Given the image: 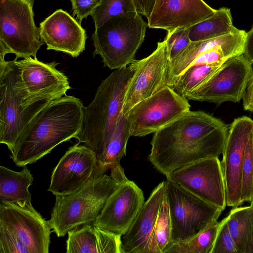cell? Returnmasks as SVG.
Returning a JSON list of instances; mask_svg holds the SVG:
<instances>
[{
	"mask_svg": "<svg viewBox=\"0 0 253 253\" xmlns=\"http://www.w3.org/2000/svg\"><path fill=\"white\" fill-rule=\"evenodd\" d=\"M121 164L111 174L95 177L76 192L57 196L48 222L58 237L80 226L92 224L101 213L110 195L127 179Z\"/></svg>",
	"mask_w": 253,
	"mask_h": 253,
	"instance_id": "cell-4",
	"label": "cell"
},
{
	"mask_svg": "<svg viewBox=\"0 0 253 253\" xmlns=\"http://www.w3.org/2000/svg\"><path fill=\"white\" fill-rule=\"evenodd\" d=\"M247 32H238L223 36L190 43L177 55L169 61L167 73V85L171 87L176 79L189 67L193 60L206 51L221 49L232 57L243 54Z\"/></svg>",
	"mask_w": 253,
	"mask_h": 253,
	"instance_id": "cell-21",
	"label": "cell"
},
{
	"mask_svg": "<svg viewBox=\"0 0 253 253\" xmlns=\"http://www.w3.org/2000/svg\"><path fill=\"white\" fill-rule=\"evenodd\" d=\"M84 108L80 99L74 96L51 101L17 139L9 156L16 166L35 163L58 145L75 138L82 128Z\"/></svg>",
	"mask_w": 253,
	"mask_h": 253,
	"instance_id": "cell-2",
	"label": "cell"
},
{
	"mask_svg": "<svg viewBox=\"0 0 253 253\" xmlns=\"http://www.w3.org/2000/svg\"><path fill=\"white\" fill-rule=\"evenodd\" d=\"M253 131V120L247 116L234 119L229 129L221 161L226 190V206L235 207L241 199L242 169L245 148Z\"/></svg>",
	"mask_w": 253,
	"mask_h": 253,
	"instance_id": "cell-14",
	"label": "cell"
},
{
	"mask_svg": "<svg viewBox=\"0 0 253 253\" xmlns=\"http://www.w3.org/2000/svg\"><path fill=\"white\" fill-rule=\"evenodd\" d=\"M67 253H122V237L102 230L92 224L70 230Z\"/></svg>",
	"mask_w": 253,
	"mask_h": 253,
	"instance_id": "cell-22",
	"label": "cell"
},
{
	"mask_svg": "<svg viewBox=\"0 0 253 253\" xmlns=\"http://www.w3.org/2000/svg\"><path fill=\"white\" fill-rule=\"evenodd\" d=\"M142 190L128 179L110 195L99 216L93 223L100 229L122 237L144 203Z\"/></svg>",
	"mask_w": 253,
	"mask_h": 253,
	"instance_id": "cell-17",
	"label": "cell"
},
{
	"mask_svg": "<svg viewBox=\"0 0 253 253\" xmlns=\"http://www.w3.org/2000/svg\"><path fill=\"white\" fill-rule=\"evenodd\" d=\"M219 226L215 220L191 239L169 244L162 253H211Z\"/></svg>",
	"mask_w": 253,
	"mask_h": 253,
	"instance_id": "cell-27",
	"label": "cell"
},
{
	"mask_svg": "<svg viewBox=\"0 0 253 253\" xmlns=\"http://www.w3.org/2000/svg\"><path fill=\"white\" fill-rule=\"evenodd\" d=\"M240 30L233 24L230 9L221 7L211 17L189 28V37L192 42L211 39Z\"/></svg>",
	"mask_w": 253,
	"mask_h": 253,
	"instance_id": "cell-24",
	"label": "cell"
},
{
	"mask_svg": "<svg viewBox=\"0 0 253 253\" xmlns=\"http://www.w3.org/2000/svg\"><path fill=\"white\" fill-rule=\"evenodd\" d=\"M243 55L250 62L253 64V26L246 33Z\"/></svg>",
	"mask_w": 253,
	"mask_h": 253,
	"instance_id": "cell-39",
	"label": "cell"
},
{
	"mask_svg": "<svg viewBox=\"0 0 253 253\" xmlns=\"http://www.w3.org/2000/svg\"><path fill=\"white\" fill-rule=\"evenodd\" d=\"M34 0H0V62L7 53L33 57L44 43L34 22Z\"/></svg>",
	"mask_w": 253,
	"mask_h": 253,
	"instance_id": "cell-7",
	"label": "cell"
},
{
	"mask_svg": "<svg viewBox=\"0 0 253 253\" xmlns=\"http://www.w3.org/2000/svg\"><path fill=\"white\" fill-rule=\"evenodd\" d=\"M223 63L191 66L176 79L171 88L185 97L210 78Z\"/></svg>",
	"mask_w": 253,
	"mask_h": 253,
	"instance_id": "cell-28",
	"label": "cell"
},
{
	"mask_svg": "<svg viewBox=\"0 0 253 253\" xmlns=\"http://www.w3.org/2000/svg\"><path fill=\"white\" fill-rule=\"evenodd\" d=\"M253 131L247 141L243 161L241 199L244 202L251 201L253 197Z\"/></svg>",
	"mask_w": 253,
	"mask_h": 253,
	"instance_id": "cell-31",
	"label": "cell"
},
{
	"mask_svg": "<svg viewBox=\"0 0 253 253\" xmlns=\"http://www.w3.org/2000/svg\"><path fill=\"white\" fill-rule=\"evenodd\" d=\"M33 175L26 166L20 171L0 167V205L13 204L34 210L31 203L29 187L33 184Z\"/></svg>",
	"mask_w": 253,
	"mask_h": 253,
	"instance_id": "cell-23",
	"label": "cell"
},
{
	"mask_svg": "<svg viewBox=\"0 0 253 253\" xmlns=\"http://www.w3.org/2000/svg\"></svg>",
	"mask_w": 253,
	"mask_h": 253,
	"instance_id": "cell-42",
	"label": "cell"
},
{
	"mask_svg": "<svg viewBox=\"0 0 253 253\" xmlns=\"http://www.w3.org/2000/svg\"><path fill=\"white\" fill-rule=\"evenodd\" d=\"M216 11L203 0H156L147 18L148 27L172 32L189 28Z\"/></svg>",
	"mask_w": 253,
	"mask_h": 253,
	"instance_id": "cell-18",
	"label": "cell"
},
{
	"mask_svg": "<svg viewBox=\"0 0 253 253\" xmlns=\"http://www.w3.org/2000/svg\"><path fill=\"white\" fill-rule=\"evenodd\" d=\"M188 99L169 86L136 104L125 116L130 136L154 133L190 110Z\"/></svg>",
	"mask_w": 253,
	"mask_h": 253,
	"instance_id": "cell-9",
	"label": "cell"
},
{
	"mask_svg": "<svg viewBox=\"0 0 253 253\" xmlns=\"http://www.w3.org/2000/svg\"><path fill=\"white\" fill-rule=\"evenodd\" d=\"M252 238H251V244H250V246L249 253H253V206H252Z\"/></svg>",
	"mask_w": 253,
	"mask_h": 253,
	"instance_id": "cell-40",
	"label": "cell"
},
{
	"mask_svg": "<svg viewBox=\"0 0 253 253\" xmlns=\"http://www.w3.org/2000/svg\"><path fill=\"white\" fill-rule=\"evenodd\" d=\"M167 40L170 59L177 55L191 42L189 28L180 29L167 32Z\"/></svg>",
	"mask_w": 253,
	"mask_h": 253,
	"instance_id": "cell-33",
	"label": "cell"
},
{
	"mask_svg": "<svg viewBox=\"0 0 253 253\" xmlns=\"http://www.w3.org/2000/svg\"><path fill=\"white\" fill-rule=\"evenodd\" d=\"M232 57H233L221 49L209 50L198 55L193 60L189 67L194 65L224 63L227 60Z\"/></svg>",
	"mask_w": 253,
	"mask_h": 253,
	"instance_id": "cell-35",
	"label": "cell"
},
{
	"mask_svg": "<svg viewBox=\"0 0 253 253\" xmlns=\"http://www.w3.org/2000/svg\"><path fill=\"white\" fill-rule=\"evenodd\" d=\"M135 11L133 0H101L91 16L96 29L112 17Z\"/></svg>",
	"mask_w": 253,
	"mask_h": 253,
	"instance_id": "cell-30",
	"label": "cell"
},
{
	"mask_svg": "<svg viewBox=\"0 0 253 253\" xmlns=\"http://www.w3.org/2000/svg\"><path fill=\"white\" fill-rule=\"evenodd\" d=\"M130 136L127 120L123 114L103 156L98 162V167L106 172L113 166L120 164L121 160L126 155L127 143Z\"/></svg>",
	"mask_w": 253,
	"mask_h": 253,
	"instance_id": "cell-26",
	"label": "cell"
},
{
	"mask_svg": "<svg viewBox=\"0 0 253 253\" xmlns=\"http://www.w3.org/2000/svg\"><path fill=\"white\" fill-rule=\"evenodd\" d=\"M156 0H133L137 12L145 16L149 17Z\"/></svg>",
	"mask_w": 253,
	"mask_h": 253,
	"instance_id": "cell-38",
	"label": "cell"
},
{
	"mask_svg": "<svg viewBox=\"0 0 253 253\" xmlns=\"http://www.w3.org/2000/svg\"><path fill=\"white\" fill-rule=\"evenodd\" d=\"M251 206H253V197L252 201H251Z\"/></svg>",
	"mask_w": 253,
	"mask_h": 253,
	"instance_id": "cell-41",
	"label": "cell"
},
{
	"mask_svg": "<svg viewBox=\"0 0 253 253\" xmlns=\"http://www.w3.org/2000/svg\"><path fill=\"white\" fill-rule=\"evenodd\" d=\"M16 62L29 104L58 99L66 95L71 88L68 77L56 68L58 63L55 61L44 63L30 57L20 60L16 59Z\"/></svg>",
	"mask_w": 253,
	"mask_h": 253,
	"instance_id": "cell-15",
	"label": "cell"
},
{
	"mask_svg": "<svg viewBox=\"0 0 253 253\" xmlns=\"http://www.w3.org/2000/svg\"><path fill=\"white\" fill-rule=\"evenodd\" d=\"M167 178L206 202L224 210V175L219 157L204 159L173 170Z\"/></svg>",
	"mask_w": 253,
	"mask_h": 253,
	"instance_id": "cell-11",
	"label": "cell"
},
{
	"mask_svg": "<svg viewBox=\"0 0 253 253\" xmlns=\"http://www.w3.org/2000/svg\"><path fill=\"white\" fill-rule=\"evenodd\" d=\"M229 126L202 111L187 112L154 133L148 159L168 177L174 170L222 153Z\"/></svg>",
	"mask_w": 253,
	"mask_h": 253,
	"instance_id": "cell-1",
	"label": "cell"
},
{
	"mask_svg": "<svg viewBox=\"0 0 253 253\" xmlns=\"http://www.w3.org/2000/svg\"><path fill=\"white\" fill-rule=\"evenodd\" d=\"M0 253H31L30 250L7 230L0 227Z\"/></svg>",
	"mask_w": 253,
	"mask_h": 253,
	"instance_id": "cell-34",
	"label": "cell"
},
{
	"mask_svg": "<svg viewBox=\"0 0 253 253\" xmlns=\"http://www.w3.org/2000/svg\"><path fill=\"white\" fill-rule=\"evenodd\" d=\"M147 27L136 11L110 18L92 34L93 56L100 55L104 66L110 69L126 67L134 60Z\"/></svg>",
	"mask_w": 253,
	"mask_h": 253,
	"instance_id": "cell-6",
	"label": "cell"
},
{
	"mask_svg": "<svg viewBox=\"0 0 253 253\" xmlns=\"http://www.w3.org/2000/svg\"><path fill=\"white\" fill-rule=\"evenodd\" d=\"M169 55L166 39L158 42L148 56L132 61L134 72L128 84L122 112H127L139 102L152 96L167 85Z\"/></svg>",
	"mask_w": 253,
	"mask_h": 253,
	"instance_id": "cell-12",
	"label": "cell"
},
{
	"mask_svg": "<svg viewBox=\"0 0 253 253\" xmlns=\"http://www.w3.org/2000/svg\"><path fill=\"white\" fill-rule=\"evenodd\" d=\"M242 100L244 110L253 112V72L248 81Z\"/></svg>",
	"mask_w": 253,
	"mask_h": 253,
	"instance_id": "cell-37",
	"label": "cell"
},
{
	"mask_svg": "<svg viewBox=\"0 0 253 253\" xmlns=\"http://www.w3.org/2000/svg\"><path fill=\"white\" fill-rule=\"evenodd\" d=\"M0 227L26 246L31 253H48L51 228L35 209L0 205Z\"/></svg>",
	"mask_w": 253,
	"mask_h": 253,
	"instance_id": "cell-16",
	"label": "cell"
},
{
	"mask_svg": "<svg viewBox=\"0 0 253 253\" xmlns=\"http://www.w3.org/2000/svg\"><path fill=\"white\" fill-rule=\"evenodd\" d=\"M105 172L98 167L93 151L85 144L77 143L69 148L53 169L47 190L55 196L70 194Z\"/></svg>",
	"mask_w": 253,
	"mask_h": 253,
	"instance_id": "cell-13",
	"label": "cell"
},
{
	"mask_svg": "<svg viewBox=\"0 0 253 253\" xmlns=\"http://www.w3.org/2000/svg\"><path fill=\"white\" fill-rule=\"evenodd\" d=\"M166 194V182L155 187L122 237V253H148L150 240Z\"/></svg>",
	"mask_w": 253,
	"mask_h": 253,
	"instance_id": "cell-20",
	"label": "cell"
},
{
	"mask_svg": "<svg viewBox=\"0 0 253 253\" xmlns=\"http://www.w3.org/2000/svg\"><path fill=\"white\" fill-rule=\"evenodd\" d=\"M134 72L128 66L115 70L102 81L92 101L84 106L82 129L76 137L94 153L98 162L113 135L122 110L128 84Z\"/></svg>",
	"mask_w": 253,
	"mask_h": 253,
	"instance_id": "cell-3",
	"label": "cell"
},
{
	"mask_svg": "<svg viewBox=\"0 0 253 253\" xmlns=\"http://www.w3.org/2000/svg\"><path fill=\"white\" fill-rule=\"evenodd\" d=\"M237 253H249L252 238V206L234 207L227 216Z\"/></svg>",
	"mask_w": 253,
	"mask_h": 253,
	"instance_id": "cell-25",
	"label": "cell"
},
{
	"mask_svg": "<svg viewBox=\"0 0 253 253\" xmlns=\"http://www.w3.org/2000/svg\"><path fill=\"white\" fill-rule=\"evenodd\" d=\"M39 29L41 39L47 45V50L61 51L77 57L85 49V30L62 9L42 21Z\"/></svg>",
	"mask_w": 253,
	"mask_h": 253,
	"instance_id": "cell-19",
	"label": "cell"
},
{
	"mask_svg": "<svg viewBox=\"0 0 253 253\" xmlns=\"http://www.w3.org/2000/svg\"><path fill=\"white\" fill-rule=\"evenodd\" d=\"M165 182L171 222L170 244L190 239L218 220L222 209L206 202L169 179L167 178Z\"/></svg>",
	"mask_w": 253,
	"mask_h": 253,
	"instance_id": "cell-8",
	"label": "cell"
},
{
	"mask_svg": "<svg viewBox=\"0 0 253 253\" xmlns=\"http://www.w3.org/2000/svg\"><path fill=\"white\" fill-rule=\"evenodd\" d=\"M73 15L81 24L84 18L91 15L96 8L100 4L101 0H70Z\"/></svg>",
	"mask_w": 253,
	"mask_h": 253,
	"instance_id": "cell-36",
	"label": "cell"
},
{
	"mask_svg": "<svg viewBox=\"0 0 253 253\" xmlns=\"http://www.w3.org/2000/svg\"><path fill=\"white\" fill-rule=\"evenodd\" d=\"M252 64L243 54L228 59L210 78L185 97L217 105L227 101L238 102L253 72Z\"/></svg>",
	"mask_w": 253,
	"mask_h": 253,
	"instance_id": "cell-10",
	"label": "cell"
},
{
	"mask_svg": "<svg viewBox=\"0 0 253 253\" xmlns=\"http://www.w3.org/2000/svg\"><path fill=\"white\" fill-rule=\"evenodd\" d=\"M16 60L0 62V143L10 152L30 122L52 101L26 102L27 92Z\"/></svg>",
	"mask_w": 253,
	"mask_h": 253,
	"instance_id": "cell-5",
	"label": "cell"
},
{
	"mask_svg": "<svg viewBox=\"0 0 253 253\" xmlns=\"http://www.w3.org/2000/svg\"><path fill=\"white\" fill-rule=\"evenodd\" d=\"M171 222L167 198L162 203L150 240L148 253H162L170 243Z\"/></svg>",
	"mask_w": 253,
	"mask_h": 253,
	"instance_id": "cell-29",
	"label": "cell"
},
{
	"mask_svg": "<svg viewBox=\"0 0 253 253\" xmlns=\"http://www.w3.org/2000/svg\"><path fill=\"white\" fill-rule=\"evenodd\" d=\"M211 253H237L229 232L227 216L220 222V226Z\"/></svg>",
	"mask_w": 253,
	"mask_h": 253,
	"instance_id": "cell-32",
	"label": "cell"
}]
</instances>
